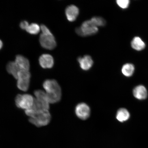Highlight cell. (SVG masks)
<instances>
[{"label": "cell", "mask_w": 148, "mask_h": 148, "mask_svg": "<svg viewBox=\"0 0 148 148\" xmlns=\"http://www.w3.org/2000/svg\"><path fill=\"white\" fill-rule=\"evenodd\" d=\"M25 112L30 117L29 122L37 127L47 125L51 121V116L49 110L35 111L30 108L25 110Z\"/></svg>", "instance_id": "obj_1"}, {"label": "cell", "mask_w": 148, "mask_h": 148, "mask_svg": "<svg viewBox=\"0 0 148 148\" xmlns=\"http://www.w3.org/2000/svg\"><path fill=\"white\" fill-rule=\"evenodd\" d=\"M49 103H54L60 101L62 97V90L58 82L55 79H47L43 83Z\"/></svg>", "instance_id": "obj_2"}, {"label": "cell", "mask_w": 148, "mask_h": 148, "mask_svg": "<svg viewBox=\"0 0 148 148\" xmlns=\"http://www.w3.org/2000/svg\"><path fill=\"white\" fill-rule=\"evenodd\" d=\"M98 31V27L94 25L90 20L83 22L80 27L75 29L77 34L82 36H92L96 34Z\"/></svg>", "instance_id": "obj_3"}, {"label": "cell", "mask_w": 148, "mask_h": 148, "mask_svg": "<svg viewBox=\"0 0 148 148\" xmlns=\"http://www.w3.org/2000/svg\"><path fill=\"white\" fill-rule=\"evenodd\" d=\"M34 100L32 96L29 94H18L15 99L16 104L18 108L26 110L32 107Z\"/></svg>", "instance_id": "obj_4"}, {"label": "cell", "mask_w": 148, "mask_h": 148, "mask_svg": "<svg viewBox=\"0 0 148 148\" xmlns=\"http://www.w3.org/2000/svg\"><path fill=\"white\" fill-rule=\"evenodd\" d=\"M31 74L29 71L21 70L18 74L17 86L20 90L27 91L29 88Z\"/></svg>", "instance_id": "obj_5"}, {"label": "cell", "mask_w": 148, "mask_h": 148, "mask_svg": "<svg viewBox=\"0 0 148 148\" xmlns=\"http://www.w3.org/2000/svg\"><path fill=\"white\" fill-rule=\"evenodd\" d=\"M40 45L44 49L52 50L56 46V42L52 33L50 34H44L42 33L39 38Z\"/></svg>", "instance_id": "obj_6"}, {"label": "cell", "mask_w": 148, "mask_h": 148, "mask_svg": "<svg viewBox=\"0 0 148 148\" xmlns=\"http://www.w3.org/2000/svg\"><path fill=\"white\" fill-rule=\"evenodd\" d=\"M75 112L77 117L79 119L85 120L89 117L90 113V109L86 103H81L76 107Z\"/></svg>", "instance_id": "obj_7"}, {"label": "cell", "mask_w": 148, "mask_h": 148, "mask_svg": "<svg viewBox=\"0 0 148 148\" xmlns=\"http://www.w3.org/2000/svg\"><path fill=\"white\" fill-rule=\"evenodd\" d=\"M39 62L40 66L44 69H50L54 65V59L51 55L43 54L39 58Z\"/></svg>", "instance_id": "obj_8"}, {"label": "cell", "mask_w": 148, "mask_h": 148, "mask_svg": "<svg viewBox=\"0 0 148 148\" xmlns=\"http://www.w3.org/2000/svg\"><path fill=\"white\" fill-rule=\"evenodd\" d=\"M79 13V9L75 5H69L66 9L65 14L66 18L70 22L75 21L77 19Z\"/></svg>", "instance_id": "obj_9"}, {"label": "cell", "mask_w": 148, "mask_h": 148, "mask_svg": "<svg viewBox=\"0 0 148 148\" xmlns=\"http://www.w3.org/2000/svg\"><path fill=\"white\" fill-rule=\"evenodd\" d=\"M81 68L83 70H88L92 67L93 61L89 55H85L83 57H79L77 58Z\"/></svg>", "instance_id": "obj_10"}, {"label": "cell", "mask_w": 148, "mask_h": 148, "mask_svg": "<svg viewBox=\"0 0 148 148\" xmlns=\"http://www.w3.org/2000/svg\"><path fill=\"white\" fill-rule=\"evenodd\" d=\"M15 62L18 65L20 70L29 71L30 68L29 61L23 56L20 55L16 56Z\"/></svg>", "instance_id": "obj_11"}, {"label": "cell", "mask_w": 148, "mask_h": 148, "mask_svg": "<svg viewBox=\"0 0 148 148\" xmlns=\"http://www.w3.org/2000/svg\"><path fill=\"white\" fill-rule=\"evenodd\" d=\"M133 94L137 99L140 100L145 99L147 96V90L145 87L140 85L134 89Z\"/></svg>", "instance_id": "obj_12"}, {"label": "cell", "mask_w": 148, "mask_h": 148, "mask_svg": "<svg viewBox=\"0 0 148 148\" xmlns=\"http://www.w3.org/2000/svg\"><path fill=\"white\" fill-rule=\"evenodd\" d=\"M6 70L9 74L12 75L16 79H17L18 72L21 70L15 61L8 63L7 65Z\"/></svg>", "instance_id": "obj_13"}, {"label": "cell", "mask_w": 148, "mask_h": 148, "mask_svg": "<svg viewBox=\"0 0 148 148\" xmlns=\"http://www.w3.org/2000/svg\"><path fill=\"white\" fill-rule=\"evenodd\" d=\"M131 45L133 49L137 51L142 50L145 47L144 42L139 37H135L131 42Z\"/></svg>", "instance_id": "obj_14"}, {"label": "cell", "mask_w": 148, "mask_h": 148, "mask_svg": "<svg viewBox=\"0 0 148 148\" xmlns=\"http://www.w3.org/2000/svg\"><path fill=\"white\" fill-rule=\"evenodd\" d=\"M130 116L129 112L126 109L121 108L118 110L116 117L118 121L122 123L128 120Z\"/></svg>", "instance_id": "obj_15"}, {"label": "cell", "mask_w": 148, "mask_h": 148, "mask_svg": "<svg viewBox=\"0 0 148 148\" xmlns=\"http://www.w3.org/2000/svg\"><path fill=\"white\" fill-rule=\"evenodd\" d=\"M134 66L132 64H126L122 67V73L125 76L130 77L134 74Z\"/></svg>", "instance_id": "obj_16"}, {"label": "cell", "mask_w": 148, "mask_h": 148, "mask_svg": "<svg viewBox=\"0 0 148 148\" xmlns=\"http://www.w3.org/2000/svg\"><path fill=\"white\" fill-rule=\"evenodd\" d=\"M40 30V27L36 23H32L29 25L28 27L26 29L27 32L33 35L38 34Z\"/></svg>", "instance_id": "obj_17"}, {"label": "cell", "mask_w": 148, "mask_h": 148, "mask_svg": "<svg viewBox=\"0 0 148 148\" xmlns=\"http://www.w3.org/2000/svg\"><path fill=\"white\" fill-rule=\"evenodd\" d=\"M96 27L104 26L106 24V21L104 18L100 16H94L90 20Z\"/></svg>", "instance_id": "obj_18"}, {"label": "cell", "mask_w": 148, "mask_h": 148, "mask_svg": "<svg viewBox=\"0 0 148 148\" xmlns=\"http://www.w3.org/2000/svg\"><path fill=\"white\" fill-rule=\"evenodd\" d=\"M116 3L118 6L123 9H125L128 7L130 1L129 0H117Z\"/></svg>", "instance_id": "obj_19"}, {"label": "cell", "mask_w": 148, "mask_h": 148, "mask_svg": "<svg viewBox=\"0 0 148 148\" xmlns=\"http://www.w3.org/2000/svg\"><path fill=\"white\" fill-rule=\"evenodd\" d=\"M40 27L42 34H47L52 33L49 29L45 25H40Z\"/></svg>", "instance_id": "obj_20"}, {"label": "cell", "mask_w": 148, "mask_h": 148, "mask_svg": "<svg viewBox=\"0 0 148 148\" xmlns=\"http://www.w3.org/2000/svg\"><path fill=\"white\" fill-rule=\"evenodd\" d=\"M29 24L28 22L27 21H23L21 22V23H20V28L22 29H27V27H28Z\"/></svg>", "instance_id": "obj_21"}, {"label": "cell", "mask_w": 148, "mask_h": 148, "mask_svg": "<svg viewBox=\"0 0 148 148\" xmlns=\"http://www.w3.org/2000/svg\"><path fill=\"white\" fill-rule=\"evenodd\" d=\"M3 44L2 41L0 40V50H1L2 49V48L3 47Z\"/></svg>", "instance_id": "obj_22"}]
</instances>
